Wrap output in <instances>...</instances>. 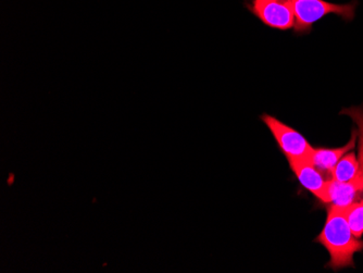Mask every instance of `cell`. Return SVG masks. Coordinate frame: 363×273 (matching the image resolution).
<instances>
[{
  "label": "cell",
  "mask_w": 363,
  "mask_h": 273,
  "mask_svg": "<svg viewBox=\"0 0 363 273\" xmlns=\"http://www.w3.org/2000/svg\"><path fill=\"white\" fill-rule=\"evenodd\" d=\"M315 242L328 250L330 260L326 268L333 271L354 268V255L363 252V240L352 233L344 209L333 206H328L325 224Z\"/></svg>",
  "instance_id": "6da1fadb"
},
{
  "label": "cell",
  "mask_w": 363,
  "mask_h": 273,
  "mask_svg": "<svg viewBox=\"0 0 363 273\" xmlns=\"http://www.w3.org/2000/svg\"><path fill=\"white\" fill-rule=\"evenodd\" d=\"M340 116H347L354 122V126H356L357 143H358V162H359V171L357 174L356 179L352 182L357 185L359 189L362 191L363 189V107L362 106H352V107L345 108L340 112Z\"/></svg>",
  "instance_id": "ba28073f"
},
{
  "label": "cell",
  "mask_w": 363,
  "mask_h": 273,
  "mask_svg": "<svg viewBox=\"0 0 363 273\" xmlns=\"http://www.w3.org/2000/svg\"><path fill=\"white\" fill-rule=\"evenodd\" d=\"M244 6L273 30H289L295 26L293 8L286 0H245Z\"/></svg>",
  "instance_id": "277c9868"
},
{
  "label": "cell",
  "mask_w": 363,
  "mask_h": 273,
  "mask_svg": "<svg viewBox=\"0 0 363 273\" xmlns=\"http://www.w3.org/2000/svg\"><path fill=\"white\" fill-rule=\"evenodd\" d=\"M295 16L294 34L303 36L311 33L313 26L330 14L340 17L342 21L352 22L356 18L359 1L334 4L326 0H286Z\"/></svg>",
  "instance_id": "7a4b0ae2"
},
{
  "label": "cell",
  "mask_w": 363,
  "mask_h": 273,
  "mask_svg": "<svg viewBox=\"0 0 363 273\" xmlns=\"http://www.w3.org/2000/svg\"><path fill=\"white\" fill-rule=\"evenodd\" d=\"M357 138H358V134H357L356 128H354L352 131V138L346 145L335 148H315L310 156L309 162L318 170L321 171L326 178L332 179V173L340 159L347 152L356 150Z\"/></svg>",
  "instance_id": "8992f818"
},
{
  "label": "cell",
  "mask_w": 363,
  "mask_h": 273,
  "mask_svg": "<svg viewBox=\"0 0 363 273\" xmlns=\"http://www.w3.org/2000/svg\"><path fill=\"white\" fill-rule=\"evenodd\" d=\"M345 217L347 220L348 225L356 238L363 236V199L356 201L352 205L344 209Z\"/></svg>",
  "instance_id": "30bf717a"
},
{
  "label": "cell",
  "mask_w": 363,
  "mask_h": 273,
  "mask_svg": "<svg viewBox=\"0 0 363 273\" xmlns=\"http://www.w3.org/2000/svg\"><path fill=\"white\" fill-rule=\"evenodd\" d=\"M362 199H363V189H362Z\"/></svg>",
  "instance_id": "8fae6325"
},
{
  "label": "cell",
  "mask_w": 363,
  "mask_h": 273,
  "mask_svg": "<svg viewBox=\"0 0 363 273\" xmlns=\"http://www.w3.org/2000/svg\"><path fill=\"white\" fill-rule=\"evenodd\" d=\"M359 171L358 157L354 150L347 152L336 165L332 179L337 182H352L356 179Z\"/></svg>",
  "instance_id": "9c48e42d"
},
{
  "label": "cell",
  "mask_w": 363,
  "mask_h": 273,
  "mask_svg": "<svg viewBox=\"0 0 363 273\" xmlns=\"http://www.w3.org/2000/svg\"><path fill=\"white\" fill-rule=\"evenodd\" d=\"M362 191L357 187L354 182H337V181H328L326 189V199L324 205L333 206V207L345 209L356 201H360Z\"/></svg>",
  "instance_id": "52a82bcc"
},
{
  "label": "cell",
  "mask_w": 363,
  "mask_h": 273,
  "mask_svg": "<svg viewBox=\"0 0 363 273\" xmlns=\"http://www.w3.org/2000/svg\"><path fill=\"white\" fill-rule=\"evenodd\" d=\"M289 164L301 186L315 195L321 203H325L326 189L331 179L326 178L309 160H289Z\"/></svg>",
  "instance_id": "5b68a950"
},
{
  "label": "cell",
  "mask_w": 363,
  "mask_h": 273,
  "mask_svg": "<svg viewBox=\"0 0 363 273\" xmlns=\"http://www.w3.org/2000/svg\"><path fill=\"white\" fill-rule=\"evenodd\" d=\"M260 120L270 130L279 150L286 157L287 162L309 160L315 147L310 145V143L303 134L268 113H263Z\"/></svg>",
  "instance_id": "3957f363"
}]
</instances>
